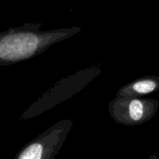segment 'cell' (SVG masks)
Segmentation results:
<instances>
[{
  "mask_svg": "<svg viewBox=\"0 0 159 159\" xmlns=\"http://www.w3.org/2000/svg\"><path fill=\"white\" fill-rule=\"evenodd\" d=\"M43 26L42 23H28L0 32V65L29 60L82 30L73 26L44 31L41 30Z\"/></svg>",
  "mask_w": 159,
  "mask_h": 159,
  "instance_id": "obj_1",
  "label": "cell"
},
{
  "mask_svg": "<svg viewBox=\"0 0 159 159\" xmlns=\"http://www.w3.org/2000/svg\"><path fill=\"white\" fill-rule=\"evenodd\" d=\"M101 71V67L93 66L80 70L75 74L62 79L33 102L21 115L20 118L23 120H26L35 117L61 103L66 99H70L97 77Z\"/></svg>",
  "mask_w": 159,
  "mask_h": 159,
  "instance_id": "obj_2",
  "label": "cell"
},
{
  "mask_svg": "<svg viewBox=\"0 0 159 159\" xmlns=\"http://www.w3.org/2000/svg\"><path fill=\"white\" fill-rule=\"evenodd\" d=\"M72 127L71 120H61L25 144L14 159H54Z\"/></svg>",
  "mask_w": 159,
  "mask_h": 159,
  "instance_id": "obj_3",
  "label": "cell"
},
{
  "mask_svg": "<svg viewBox=\"0 0 159 159\" xmlns=\"http://www.w3.org/2000/svg\"><path fill=\"white\" fill-rule=\"evenodd\" d=\"M158 100L143 97H116L109 103V113L117 124L137 126L154 117L158 110Z\"/></svg>",
  "mask_w": 159,
  "mask_h": 159,
  "instance_id": "obj_4",
  "label": "cell"
},
{
  "mask_svg": "<svg viewBox=\"0 0 159 159\" xmlns=\"http://www.w3.org/2000/svg\"><path fill=\"white\" fill-rule=\"evenodd\" d=\"M159 90V77L144 76L121 87L116 93V97H141Z\"/></svg>",
  "mask_w": 159,
  "mask_h": 159,
  "instance_id": "obj_5",
  "label": "cell"
},
{
  "mask_svg": "<svg viewBox=\"0 0 159 159\" xmlns=\"http://www.w3.org/2000/svg\"><path fill=\"white\" fill-rule=\"evenodd\" d=\"M148 159H158L157 155L155 154H153V155H151L150 157H149Z\"/></svg>",
  "mask_w": 159,
  "mask_h": 159,
  "instance_id": "obj_6",
  "label": "cell"
}]
</instances>
